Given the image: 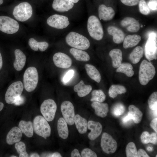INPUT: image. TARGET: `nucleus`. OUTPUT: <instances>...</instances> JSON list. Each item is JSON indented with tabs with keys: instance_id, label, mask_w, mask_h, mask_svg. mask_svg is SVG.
Wrapping results in <instances>:
<instances>
[{
	"instance_id": "obj_1",
	"label": "nucleus",
	"mask_w": 157,
	"mask_h": 157,
	"mask_svg": "<svg viewBox=\"0 0 157 157\" xmlns=\"http://www.w3.org/2000/svg\"><path fill=\"white\" fill-rule=\"evenodd\" d=\"M67 44L74 48L82 50L88 49L90 43L88 39L84 36L75 32L72 31L65 38Z\"/></svg>"
},
{
	"instance_id": "obj_2",
	"label": "nucleus",
	"mask_w": 157,
	"mask_h": 157,
	"mask_svg": "<svg viewBox=\"0 0 157 157\" xmlns=\"http://www.w3.org/2000/svg\"><path fill=\"white\" fill-rule=\"evenodd\" d=\"M39 76L37 69L34 67H28L23 75V85L25 90L28 92L34 91L38 83Z\"/></svg>"
},
{
	"instance_id": "obj_3",
	"label": "nucleus",
	"mask_w": 157,
	"mask_h": 157,
	"mask_svg": "<svg viewBox=\"0 0 157 157\" xmlns=\"http://www.w3.org/2000/svg\"><path fill=\"white\" fill-rule=\"evenodd\" d=\"M156 74V70L153 65L144 60L141 62L139 68V78L140 83L146 85L152 79Z\"/></svg>"
},
{
	"instance_id": "obj_4",
	"label": "nucleus",
	"mask_w": 157,
	"mask_h": 157,
	"mask_svg": "<svg viewBox=\"0 0 157 157\" xmlns=\"http://www.w3.org/2000/svg\"><path fill=\"white\" fill-rule=\"evenodd\" d=\"M87 29L90 36L97 40H101L104 36L102 26L99 19L94 15H91L88 18Z\"/></svg>"
},
{
	"instance_id": "obj_5",
	"label": "nucleus",
	"mask_w": 157,
	"mask_h": 157,
	"mask_svg": "<svg viewBox=\"0 0 157 157\" xmlns=\"http://www.w3.org/2000/svg\"><path fill=\"white\" fill-rule=\"evenodd\" d=\"M33 128L35 133L45 139L49 137L51 134V128L48 121L43 116H36L33 120Z\"/></svg>"
},
{
	"instance_id": "obj_6",
	"label": "nucleus",
	"mask_w": 157,
	"mask_h": 157,
	"mask_svg": "<svg viewBox=\"0 0 157 157\" xmlns=\"http://www.w3.org/2000/svg\"><path fill=\"white\" fill-rule=\"evenodd\" d=\"M32 12L31 5L27 2H23L15 7L13 14L16 19L19 21L24 22L31 17Z\"/></svg>"
},
{
	"instance_id": "obj_7",
	"label": "nucleus",
	"mask_w": 157,
	"mask_h": 157,
	"mask_svg": "<svg viewBox=\"0 0 157 157\" xmlns=\"http://www.w3.org/2000/svg\"><path fill=\"white\" fill-rule=\"evenodd\" d=\"M24 88L21 81L15 82L8 88L5 94V100L9 104H14L16 98L21 95Z\"/></svg>"
},
{
	"instance_id": "obj_8",
	"label": "nucleus",
	"mask_w": 157,
	"mask_h": 157,
	"mask_svg": "<svg viewBox=\"0 0 157 157\" xmlns=\"http://www.w3.org/2000/svg\"><path fill=\"white\" fill-rule=\"evenodd\" d=\"M57 109L55 102L53 99L45 100L40 107V112L43 117L48 122L52 121L54 118Z\"/></svg>"
},
{
	"instance_id": "obj_9",
	"label": "nucleus",
	"mask_w": 157,
	"mask_h": 157,
	"mask_svg": "<svg viewBox=\"0 0 157 157\" xmlns=\"http://www.w3.org/2000/svg\"><path fill=\"white\" fill-rule=\"evenodd\" d=\"M157 34L152 32L150 33L146 42L145 49L146 58L151 60L157 58Z\"/></svg>"
},
{
	"instance_id": "obj_10",
	"label": "nucleus",
	"mask_w": 157,
	"mask_h": 157,
	"mask_svg": "<svg viewBox=\"0 0 157 157\" xmlns=\"http://www.w3.org/2000/svg\"><path fill=\"white\" fill-rule=\"evenodd\" d=\"M19 25L17 21L8 16H0V31L8 34H12L19 30Z\"/></svg>"
},
{
	"instance_id": "obj_11",
	"label": "nucleus",
	"mask_w": 157,
	"mask_h": 157,
	"mask_svg": "<svg viewBox=\"0 0 157 157\" xmlns=\"http://www.w3.org/2000/svg\"><path fill=\"white\" fill-rule=\"evenodd\" d=\"M60 110L63 117L67 124L69 125H73L75 115L72 104L68 101H64L61 105Z\"/></svg>"
},
{
	"instance_id": "obj_12",
	"label": "nucleus",
	"mask_w": 157,
	"mask_h": 157,
	"mask_svg": "<svg viewBox=\"0 0 157 157\" xmlns=\"http://www.w3.org/2000/svg\"><path fill=\"white\" fill-rule=\"evenodd\" d=\"M101 146L104 152L110 154L115 152L117 145L116 141L110 135L104 132L102 135Z\"/></svg>"
},
{
	"instance_id": "obj_13",
	"label": "nucleus",
	"mask_w": 157,
	"mask_h": 157,
	"mask_svg": "<svg viewBox=\"0 0 157 157\" xmlns=\"http://www.w3.org/2000/svg\"><path fill=\"white\" fill-rule=\"evenodd\" d=\"M47 23L50 26L58 29H63L69 24L68 18L65 16L55 14L47 19Z\"/></svg>"
},
{
	"instance_id": "obj_14",
	"label": "nucleus",
	"mask_w": 157,
	"mask_h": 157,
	"mask_svg": "<svg viewBox=\"0 0 157 157\" xmlns=\"http://www.w3.org/2000/svg\"><path fill=\"white\" fill-rule=\"evenodd\" d=\"M55 65L57 67L62 68L69 67L72 64L70 58L66 54L62 52L55 53L53 58Z\"/></svg>"
},
{
	"instance_id": "obj_15",
	"label": "nucleus",
	"mask_w": 157,
	"mask_h": 157,
	"mask_svg": "<svg viewBox=\"0 0 157 157\" xmlns=\"http://www.w3.org/2000/svg\"><path fill=\"white\" fill-rule=\"evenodd\" d=\"M88 128L91 131L88 134L89 140H93L97 138L101 133L102 126L101 124L98 122L89 120L88 122Z\"/></svg>"
},
{
	"instance_id": "obj_16",
	"label": "nucleus",
	"mask_w": 157,
	"mask_h": 157,
	"mask_svg": "<svg viewBox=\"0 0 157 157\" xmlns=\"http://www.w3.org/2000/svg\"><path fill=\"white\" fill-rule=\"evenodd\" d=\"M120 24L128 31L131 32H137L140 28L138 21L132 17H127L124 18L121 21Z\"/></svg>"
},
{
	"instance_id": "obj_17",
	"label": "nucleus",
	"mask_w": 157,
	"mask_h": 157,
	"mask_svg": "<svg viewBox=\"0 0 157 157\" xmlns=\"http://www.w3.org/2000/svg\"><path fill=\"white\" fill-rule=\"evenodd\" d=\"M22 136V133L17 127L12 128L8 133L6 137V142L9 145H12L20 141Z\"/></svg>"
},
{
	"instance_id": "obj_18",
	"label": "nucleus",
	"mask_w": 157,
	"mask_h": 157,
	"mask_svg": "<svg viewBox=\"0 0 157 157\" xmlns=\"http://www.w3.org/2000/svg\"><path fill=\"white\" fill-rule=\"evenodd\" d=\"M74 6V3L68 0H54L52 4L55 10L61 12L68 11Z\"/></svg>"
},
{
	"instance_id": "obj_19",
	"label": "nucleus",
	"mask_w": 157,
	"mask_h": 157,
	"mask_svg": "<svg viewBox=\"0 0 157 157\" xmlns=\"http://www.w3.org/2000/svg\"><path fill=\"white\" fill-rule=\"evenodd\" d=\"M115 13L114 10L110 7H107L104 4H101L99 7V16L100 19L110 20L113 18Z\"/></svg>"
},
{
	"instance_id": "obj_20",
	"label": "nucleus",
	"mask_w": 157,
	"mask_h": 157,
	"mask_svg": "<svg viewBox=\"0 0 157 157\" xmlns=\"http://www.w3.org/2000/svg\"><path fill=\"white\" fill-rule=\"evenodd\" d=\"M107 30L109 34L113 36V41L115 43L120 44L123 41L125 35L121 29L115 26H110Z\"/></svg>"
},
{
	"instance_id": "obj_21",
	"label": "nucleus",
	"mask_w": 157,
	"mask_h": 157,
	"mask_svg": "<svg viewBox=\"0 0 157 157\" xmlns=\"http://www.w3.org/2000/svg\"><path fill=\"white\" fill-rule=\"evenodd\" d=\"M15 59L13 63L14 68L17 71L21 70L24 66L26 61V57L24 54L20 49L15 50Z\"/></svg>"
},
{
	"instance_id": "obj_22",
	"label": "nucleus",
	"mask_w": 157,
	"mask_h": 157,
	"mask_svg": "<svg viewBox=\"0 0 157 157\" xmlns=\"http://www.w3.org/2000/svg\"><path fill=\"white\" fill-rule=\"evenodd\" d=\"M95 114L98 116L104 118L106 116L108 111V104L97 101H93L91 105Z\"/></svg>"
},
{
	"instance_id": "obj_23",
	"label": "nucleus",
	"mask_w": 157,
	"mask_h": 157,
	"mask_svg": "<svg viewBox=\"0 0 157 157\" xmlns=\"http://www.w3.org/2000/svg\"><path fill=\"white\" fill-rule=\"evenodd\" d=\"M92 89V87L90 85L85 84L83 80L81 81L74 87V91L77 92L78 95L81 97L88 95Z\"/></svg>"
},
{
	"instance_id": "obj_24",
	"label": "nucleus",
	"mask_w": 157,
	"mask_h": 157,
	"mask_svg": "<svg viewBox=\"0 0 157 157\" xmlns=\"http://www.w3.org/2000/svg\"><path fill=\"white\" fill-rule=\"evenodd\" d=\"M57 129L59 136L63 139L67 138L69 131L67 124L63 117L60 118L58 120Z\"/></svg>"
},
{
	"instance_id": "obj_25",
	"label": "nucleus",
	"mask_w": 157,
	"mask_h": 157,
	"mask_svg": "<svg viewBox=\"0 0 157 157\" xmlns=\"http://www.w3.org/2000/svg\"><path fill=\"white\" fill-rule=\"evenodd\" d=\"M74 124L80 133L83 134L86 133L88 129V122L85 118L79 114H76L75 116Z\"/></svg>"
},
{
	"instance_id": "obj_26",
	"label": "nucleus",
	"mask_w": 157,
	"mask_h": 157,
	"mask_svg": "<svg viewBox=\"0 0 157 157\" xmlns=\"http://www.w3.org/2000/svg\"><path fill=\"white\" fill-rule=\"evenodd\" d=\"M141 39L140 36L138 35H127L123 41V47L127 49L134 47L139 43Z\"/></svg>"
},
{
	"instance_id": "obj_27",
	"label": "nucleus",
	"mask_w": 157,
	"mask_h": 157,
	"mask_svg": "<svg viewBox=\"0 0 157 157\" xmlns=\"http://www.w3.org/2000/svg\"><path fill=\"white\" fill-rule=\"evenodd\" d=\"M18 127L22 133L27 137L31 138L33 136V128L32 123L31 121L21 120L19 123Z\"/></svg>"
},
{
	"instance_id": "obj_28",
	"label": "nucleus",
	"mask_w": 157,
	"mask_h": 157,
	"mask_svg": "<svg viewBox=\"0 0 157 157\" xmlns=\"http://www.w3.org/2000/svg\"><path fill=\"white\" fill-rule=\"evenodd\" d=\"M112 61V65L114 68H117L122 63V52L118 49H115L111 50L109 53Z\"/></svg>"
},
{
	"instance_id": "obj_29",
	"label": "nucleus",
	"mask_w": 157,
	"mask_h": 157,
	"mask_svg": "<svg viewBox=\"0 0 157 157\" xmlns=\"http://www.w3.org/2000/svg\"><path fill=\"white\" fill-rule=\"evenodd\" d=\"M86 72L92 79L97 83H99L101 80V76L99 71L93 65L86 64L85 65Z\"/></svg>"
},
{
	"instance_id": "obj_30",
	"label": "nucleus",
	"mask_w": 157,
	"mask_h": 157,
	"mask_svg": "<svg viewBox=\"0 0 157 157\" xmlns=\"http://www.w3.org/2000/svg\"><path fill=\"white\" fill-rule=\"evenodd\" d=\"M69 51L77 60L87 62L90 59V56L88 53L82 50L72 48L70 49Z\"/></svg>"
},
{
	"instance_id": "obj_31",
	"label": "nucleus",
	"mask_w": 157,
	"mask_h": 157,
	"mask_svg": "<svg viewBox=\"0 0 157 157\" xmlns=\"http://www.w3.org/2000/svg\"><path fill=\"white\" fill-rule=\"evenodd\" d=\"M28 44L31 48L35 51L38 49L41 51L46 50L49 46L48 43L46 42H38L33 38H30L28 42Z\"/></svg>"
},
{
	"instance_id": "obj_32",
	"label": "nucleus",
	"mask_w": 157,
	"mask_h": 157,
	"mask_svg": "<svg viewBox=\"0 0 157 157\" xmlns=\"http://www.w3.org/2000/svg\"><path fill=\"white\" fill-rule=\"evenodd\" d=\"M144 50L140 46L136 47L130 54L129 59L131 62L135 64L138 63L142 57Z\"/></svg>"
},
{
	"instance_id": "obj_33",
	"label": "nucleus",
	"mask_w": 157,
	"mask_h": 157,
	"mask_svg": "<svg viewBox=\"0 0 157 157\" xmlns=\"http://www.w3.org/2000/svg\"><path fill=\"white\" fill-rule=\"evenodd\" d=\"M129 113L131 115L134 122L136 124L139 123L141 120L143 115L142 112L133 105L129 106Z\"/></svg>"
},
{
	"instance_id": "obj_34",
	"label": "nucleus",
	"mask_w": 157,
	"mask_h": 157,
	"mask_svg": "<svg viewBox=\"0 0 157 157\" xmlns=\"http://www.w3.org/2000/svg\"><path fill=\"white\" fill-rule=\"evenodd\" d=\"M126 91V88L124 86L119 85H113L110 87L109 91V96L114 98L119 94L125 93Z\"/></svg>"
},
{
	"instance_id": "obj_35",
	"label": "nucleus",
	"mask_w": 157,
	"mask_h": 157,
	"mask_svg": "<svg viewBox=\"0 0 157 157\" xmlns=\"http://www.w3.org/2000/svg\"><path fill=\"white\" fill-rule=\"evenodd\" d=\"M133 69V66L131 64L123 63L117 67L116 71L117 72L124 73L127 76L131 77L134 74V72Z\"/></svg>"
},
{
	"instance_id": "obj_36",
	"label": "nucleus",
	"mask_w": 157,
	"mask_h": 157,
	"mask_svg": "<svg viewBox=\"0 0 157 157\" xmlns=\"http://www.w3.org/2000/svg\"><path fill=\"white\" fill-rule=\"evenodd\" d=\"M141 139L142 142L144 144H148L151 143L156 144L157 142V134L155 133H153L150 134L147 131H144L142 134Z\"/></svg>"
},
{
	"instance_id": "obj_37",
	"label": "nucleus",
	"mask_w": 157,
	"mask_h": 157,
	"mask_svg": "<svg viewBox=\"0 0 157 157\" xmlns=\"http://www.w3.org/2000/svg\"><path fill=\"white\" fill-rule=\"evenodd\" d=\"M91 101L102 102L105 100L106 96L104 92L101 90H94L92 93Z\"/></svg>"
},
{
	"instance_id": "obj_38",
	"label": "nucleus",
	"mask_w": 157,
	"mask_h": 157,
	"mask_svg": "<svg viewBox=\"0 0 157 157\" xmlns=\"http://www.w3.org/2000/svg\"><path fill=\"white\" fill-rule=\"evenodd\" d=\"M126 153L127 157H138L135 145L132 142H130L127 144L126 148Z\"/></svg>"
},
{
	"instance_id": "obj_39",
	"label": "nucleus",
	"mask_w": 157,
	"mask_h": 157,
	"mask_svg": "<svg viewBox=\"0 0 157 157\" xmlns=\"http://www.w3.org/2000/svg\"><path fill=\"white\" fill-rule=\"evenodd\" d=\"M15 148L19 154V157H27L28 156L26 150V147L25 143L22 141L15 143Z\"/></svg>"
},
{
	"instance_id": "obj_40",
	"label": "nucleus",
	"mask_w": 157,
	"mask_h": 157,
	"mask_svg": "<svg viewBox=\"0 0 157 157\" xmlns=\"http://www.w3.org/2000/svg\"><path fill=\"white\" fill-rule=\"evenodd\" d=\"M148 104L149 108L154 110H157V92L153 93L149 97Z\"/></svg>"
},
{
	"instance_id": "obj_41",
	"label": "nucleus",
	"mask_w": 157,
	"mask_h": 157,
	"mask_svg": "<svg viewBox=\"0 0 157 157\" xmlns=\"http://www.w3.org/2000/svg\"><path fill=\"white\" fill-rule=\"evenodd\" d=\"M125 107L122 104L118 103L115 104L113 107L112 113L115 116H119L123 114L125 111Z\"/></svg>"
},
{
	"instance_id": "obj_42",
	"label": "nucleus",
	"mask_w": 157,
	"mask_h": 157,
	"mask_svg": "<svg viewBox=\"0 0 157 157\" xmlns=\"http://www.w3.org/2000/svg\"><path fill=\"white\" fill-rule=\"evenodd\" d=\"M139 11L142 14L147 15L150 13V9L145 0H140L139 2Z\"/></svg>"
},
{
	"instance_id": "obj_43",
	"label": "nucleus",
	"mask_w": 157,
	"mask_h": 157,
	"mask_svg": "<svg viewBox=\"0 0 157 157\" xmlns=\"http://www.w3.org/2000/svg\"><path fill=\"white\" fill-rule=\"evenodd\" d=\"M81 157H97L96 154L93 151L88 148L82 150L81 153Z\"/></svg>"
},
{
	"instance_id": "obj_44",
	"label": "nucleus",
	"mask_w": 157,
	"mask_h": 157,
	"mask_svg": "<svg viewBox=\"0 0 157 157\" xmlns=\"http://www.w3.org/2000/svg\"><path fill=\"white\" fill-rule=\"evenodd\" d=\"M74 72L73 70H69L65 74L63 77V81L64 83L68 82L73 77Z\"/></svg>"
},
{
	"instance_id": "obj_45",
	"label": "nucleus",
	"mask_w": 157,
	"mask_h": 157,
	"mask_svg": "<svg viewBox=\"0 0 157 157\" xmlns=\"http://www.w3.org/2000/svg\"><path fill=\"white\" fill-rule=\"evenodd\" d=\"M124 4L129 6H133L137 5L139 3V0H120Z\"/></svg>"
},
{
	"instance_id": "obj_46",
	"label": "nucleus",
	"mask_w": 157,
	"mask_h": 157,
	"mask_svg": "<svg viewBox=\"0 0 157 157\" xmlns=\"http://www.w3.org/2000/svg\"><path fill=\"white\" fill-rule=\"evenodd\" d=\"M147 4L150 9L152 10H157V0H149Z\"/></svg>"
},
{
	"instance_id": "obj_47",
	"label": "nucleus",
	"mask_w": 157,
	"mask_h": 157,
	"mask_svg": "<svg viewBox=\"0 0 157 157\" xmlns=\"http://www.w3.org/2000/svg\"><path fill=\"white\" fill-rule=\"evenodd\" d=\"M24 101V97L21 95L16 98L14 104L16 106H19L23 104Z\"/></svg>"
},
{
	"instance_id": "obj_48",
	"label": "nucleus",
	"mask_w": 157,
	"mask_h": 157,
	"mask_svg": "<svg viewBox=\"0 0 157 157\" xmlns=\"http://www.w3.org/2000/svg\"><path fill=\"white\" fill-rule=\"evenodd\" d=\"M150 125L152 128L157 133V118H156L153 119L150 124Z\"/></svg>"
},
{
	"instance_id": "obj_49",
	"label": "nucleus",
	"mask_w": 157,
	"mask_h": 157,
	"mask_svg": "<svg viewBox=\"0 0 157 157\" xmlns=\"http://www.w3.org/2000/svg\"><path fill=\"white\" fill-rule=\"evenodd\" d=\"M71 156L72 157H81L78 150L77 149H75L72 150L71 154Z\"/></svg>"
},
{
	"instance_id": "obj_50",
	"label": "nucleus",
	"mask_w": 157,
	"mask_h": 157,
	"mask_svg": "<svg viewBox=\"0 0 157 157\" xmlns=\"http://www.w3.org/2000/svg\"><path fill=\"white\" fill-rule=\"evenodd\" d=\"M138 157H149L146 151L142 149H139L138 152Z\"/></svg>"
},
{
	"instance_id": "obj_51",
	"label": "nucleus",
	"mask_w": 157,
	"mask_h": 157,
	"mask_svg": "<svg viewBox=\"0 0 157 157\" xmlns=\"http://www.w3.org/2000/svg\"><path fill=\"white\" fill-rule=\"evenodd\" d=\"M132 119V117L131 115L128 113L127 115L124 117L122 119V122L124 123H126Z\"/></svg>"
},
{
	"instance_id": "obj_52",
	"label": "nucleus",
	"mask_w": 157,
	"mask_h": 157,
	"mask_svg": "<svg viewBox=\"0 0 157 157\" xmlns=\"http://www.w3.org/2000/svg\"><path fill=\"white\" fill-rule=\"evenodd\" d=\"M48 156L51 157H62L61 154L58 152H55L53 153L51 155H49Z\"/></svg>"
},
{
	"instance_id": "obj_53",
	"label": "nucleus",
	"mask_w": 157,
	"mask_h": 157,
	"mask_svg": "<svg viewBox=\"0 0 157 157\" xmlns=\"http://www.w3.org/2000/svg\"><path fill=\"white\" fill-rule=\"evenodd\" d=\"M3 66V60L1 55L0 52V70L1 69Z\"/></svg>"
},
{
	"instance_id": "obj_54",
	"label": "nucleus",
	"mask_w": 157,
	"mask_h": 157,
	"mask_svg": "<svg viewBox=\"0 0 157 157\" xmlns=\"http://www.w3.org/2000/svg\"><path fill=\"white\" fill-rule=\"evenodd\" d=\"M40 155L36 153H34L31 154L30 156V157H40Z\"/></svg>"
},
{
	"instance_id": "obj_55",
	"label": "nucleus",
	"mask_w": 157,
	"mask_h": 157,
	"mask_svg": "<svg viewBox=\"0 0 157 157\" xmlns=\"http://www.w3.org/2000/svg\"><path fill=\"white\" fill-rule=\"evenodd\" d=\"M4 107V104L0 101V111L2 110Z\"/></svg>"
},
{
	"instance_id": "obj_56",
	"label": "nucleus",
	"mask_w": 157,
	"mask_h": 157,
	"mask_svg": "<svg viewBox=\"0 0 157 157\" xmlns=\"http://www.w3.org/2000/svg\"><path fill=\"white\" fill-rule=\"evenodd\" d=\"M147 150L149 151H152L153 150L152 147H148L147 148Z\"/></svg>"
},
{
	"instance_id": "obj_57",
	"label": "nucleus",
	"mask_w": 157,
	"mask_h": 157,
	"mask_svg": "<svg viewBox=\"0 0 157 157\" xmlns=\"http://www.w3.org/2000/svg\"><path fill=\"white\" fill-rule=\"evenodd\" d=\"M74 3H76L78 2L79 0H68Z\"/></svg>"
},
{
	"instance_id": "obj_58",
	"label": "nucleus",
	"mask_w": 157,
	"mask_h": 157,
	"mask_svg": "<svg viewBox=\"0 0 157 157\" xmlns=\"http://www.w3.org/2000/svg\"><path fill=\"white\" fill-rule=\"evenodd\" d=\"M3 0H0V5H1L3 3Z\"/></svg>"
},
{
	"instance_id": "obj_59",
	"label": "nucleus",
	"mask_w": 157,
	"mask_h": 157,
	"mask_svg": "<svg viewBox=\"0 0 157 157\" xmlns=\"http://www.w3.org/2000/svg\"><path fill=\"white\" fill-rule=\"evenodd\" d=\"M11 157H16L17 156H15L13 155V156H11Z\"/></svg>"
}]
</instances>
